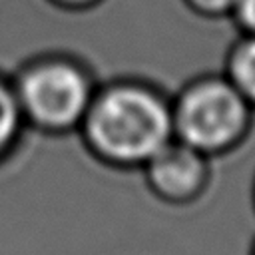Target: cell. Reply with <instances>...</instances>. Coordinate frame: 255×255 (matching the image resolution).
<instances>
[{"label": "cell", "instance_id": "1", "mask_svg": "<svg viewBox=\"0 0 255 255\" xmlns=\"http://www.w3.org/2000/svg\"><path fill=\"white\" fill-rule=\"evenodd\" d=\"M78 129L106 165L143 167L175 137L171 100L143 82H114L96 90Z\"/></svg>", "mask_w": 255, "mask_h": 255}, {"label": "cell", "instance_id": "2", "mask_svg": "<svg viewBox=\"0 0 255 255\" xmlns=\"http://www.w3.org/2000/svg\"><path fill=\"white\" fill-rule=\"evenodd\" d=\"M12 88L24 122L46 133L78 129L98 90L88 68L66 56L28 62Z\"/></svg>", "mask_w": 255, "mask_h": 255}, {"label": "cell", "instance_id": "3", "mask_svg": "<svg viewBox=\"0 0 255 255\" xmlns=\"http://www.w3.org/2000/svg\"><path fill=\"white\" fill-rule=\"evenodd\" d=\"M253 112L225 76H203L189 82L171 102L173 135L213 157L247 137Z\"/></svg>", "mask_w": 255, "mask_h": 255}, {"label": "cell", "instance_id": "4", "mask_svg": "<svg viewBox=\"0 0 255 255\" xmlns=\"http://www.w3.org/2000/svg\"><path fill=\"white\" fill-rule=\"evenodd\" d=\"M141 169L149 191L171 205H185L201 197L211 177L209 155L175 137Z\"/></svg>", "mask_w": 255, "mask_h": 255}, {"label": "cell", "instance_id": "5", "mask_svg": "<svg viewBox=\"0 0 255 255\" xmlns=\"http://www.w3.org/2000/svg\"><path fill=\"white\" fill-rule=\"evenodd\" d=\"M223 76L255 110V34H243L233 44Z\"/></svg>", "mask_w": 255, "mask_h": 255}, {"label": "cell", "instance_id": "6", "mask_svg": "<svg viewBox=\"0 0 255 255\" xmlns=\"http://www.w3.org/2000/svg\"><path fill=\"white\" fill-rule=\"evenodd\" d=\"M26 126L10 80L0 76V161L10 155Z\"/></svg>", "mask_w": 255, "mask_h": 255}, {"label": "cell", "instance_id": "7", "mask_svg": "<svg viewBox=\"0 0 255 255\" xmlns=\"http://www.w3.org/2000/svg\"><path fill=\"white\" fill-rule=\"evenodd\" d=\"M191 10L203 16H227L233 14L239 0H185Z\"/></svg>", "mask_w": 255, "mask_h": 255}, {"label": "cell", "instance_id": "8", "mask_svg": "<svg viewBox=\"0 0 255 255\" xmlns=\"http://www.w3.org/2000/svg\"><path fill=\"white\" fill-rule=\"evenodd\" d=\"M231 16L243 34H255V0H239Z\"/></svg>", "mask_w": 255, "mask_h": 255}, {"label": "cell", "instance_id": "9", "mask_svg": "<svg viewBox=\"0 0 255 255\" xmlns=\"http://www.w3.org/2000/svg\"><path fill=\"white\" fill-rule=\"evenodd\" d=\"M54 2L64 6V8H88L98 0H54Z\"/></svg>", "mask_w": 255, "mask_h": 255}, {"label": "cell", "instance_id": "10", "mask_svg": "<svg viewBox=\"0 0 255 255\" xmlns=\"http://www.w3.org/2000/svg\"><path fill=\"white\" fill-rule=\"evenodd\" d=\"M251 255H255V243H253V249H251Z\"/></svg>", "mask_w": 255, "mask_h": 255}, {"label": "cell", "instance_id": "11", "mask_svg": "<svg viewBox=\"0 0 255 255\" xmlns=\"http://www.w3.org/2000/svg\"><path fill=\"white\" fill-rule=\"evenodd\" d=\"M253 201H255V185H253Z\"/></svg>", "mask_w": 255, "mask_h": 255}]
</instances>
